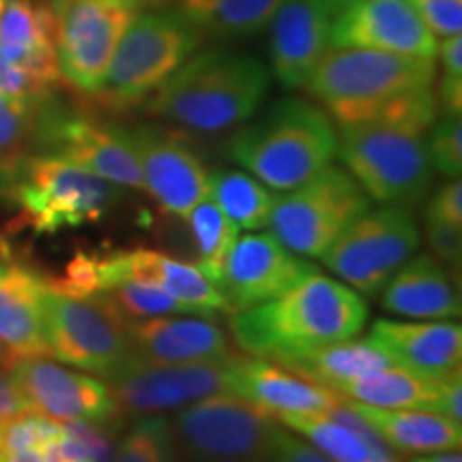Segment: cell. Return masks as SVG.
Here are the masks:
<instances>
[{
	"mask_svg": "<svg viewBox=\"0 0 462 462\" xmlns=\"http://www.w3.org/2000/svg\"><path fill=\"white\" fill-rule=\"evenodd\" d=\"M368 306L356 289L319 270L282 296L231 313V337L248 356L279 362L360 337Z\"/></svg>",
	"mask_w": 462,
	"mask_h": 462,
	"instance_id": "obj_1",
	"label": "cell"
},
{
	"mask_svg": "<svg viewBox=\"0 0 462 462\" xmlns=\"http://www.w3.org/2000/svg\"><path fill=\"white\" fill-rule=\"evenodd\" d=\"M270 88L259 58L225 48L195 51L146 101L152 116L193 133L227 131L257 114Z\"/></svg>",
	"mask_w": 462,
	"mask_h": 462,
	"instance_id": "obj_2",
	"label": "cell"
},
{
	"mask_svg": "<svg viewBox=\"0 0 462 462\" xmlns=\"http://www.w3.org/2000/svg\"><path fill=\"white\" fill-rule=\"evenodd\" d=\"M337 154L338 133L326 109L293 97L276 101L229 142V159L281 193L310 180Z\"/></svg>",
	"mask_w": 462,
	"mask_h": 462,
	"instance_id": "obj_3",
	"label": "cell"
},
{
	"mask_svg": "<svg viewBox=\"0 0 462 462\" xmlns=\"http://www.w3.org/2000/svg\"><path fill=\"white\" fill-rule=\"evenodd\" d=\"M435 58L368 48H330L304 88L338 126L366 123L404 92L435 86Z\"/></svg>",
	"mask_w": 462,
	"mask_h": 462,
	"instance_id": "obj_4",
	"label": "cell"
},
{
	"mask_svg": "<svg viewBox=\"0 0 462 462\" xmlns=\"http://www.w3.org/2000/svg\"><path fill=\"white\" fill-rule=\"evenodd\" d=\"M123 198V189L51 154H28L0 171V199L34 234H58L97 223Z\"/></svg>",
	"mask_w": 462,
	"mask_h": 462,
	"instance_id": "obj_5",
	"label": "cell"
},
{
	"mask_svg": "<svg viewBox=\"0 0 462 462\" xmlns=\"http://www.w3.org/2000/svg\"><path fill=\"white\" fill-rule=\"evenodd\" d=\"M206 34L180 9L140 11L116 48L101 90L99 106L112 112L142 106L189 60Z\"/></svg>",
	"mask_w": 462,
	"mask_h": 462,
	"instance_id": "obj_6",
	"label": "cell"
},
{
	"mask_svg": "<svg viewBox=\"0 0 462 462\" xmlns=\"http://www.w3.org/2000/svg\"><path fill=\"white\" fill-rule=\"evenodd\" d=\"M338 129V157L368 199L409 208L424 198L435 173L424 131L383 120Z\"/></svg>",
	"mask_w": 462,
	"mask_h": 462,
	"instance_id": "obj_7",
	"label": "cell"
},
{
	"mask_svg": "<svg viewBox=\"0 0 462 462\" xmlns=\"http://www.w3.org/2000/svg\"><path fill=\"white\" fill-rule=\"evenodd\" d=\"M43 319L48 357L99 379L133 351L129 319L106 293L75 296L48 285Z\"/></svg>",
	"mask_w": 462,
	"mask_h": 462,
	"instance_id": "obj_8",
	"label": "cell"
},
{
	"mask_svg": "<svg viewBox=\"0 0 462 462\" xmlns=\"http://www.w3.org/2000/svg\"><path fill=\"white\" fill-rule=\"evenodd\" d=\"M366 210H371V199L351 173L328 165L310 180L274 198L268 225L289 251L321 257Z\"/></svg>",
	"mask_w": 462,
	"mask_h": 462,
	"instance_id": "obj_9",
	"label": "cell"
},
{
	"mask_svg": "<svg viewBox=\"0 0 462 462\" xmlns=\"http://www.w3.org/2000/svg\"><path fill=\"white\" fill-rule=\"evenodd\" d=\"M60 78L97 95L120 39L143 9L140 0H50Z\"/></svg>",
	"mask_w": 462,
	"mask_h": 462,
	"instance_id": "obj_10",
	"label": "cell"
},
{
	"mask_svg": "<svg viewBox=\"0 0 462 462\" xmlns=\"http://www.w3.org/2000/svg\"><path fill=\"white\" fill-rule=\"evenodd\" d=\"M171 429L193 462H270L279 421L227 392L178 409Z\"/></svg>",
	"mask_w": 462,
	"mask_h": 462,
	"instance_id": "obj_11",
	"label": "cell"
},
{
	"mask_svg": "<svg viewBox=\"0 0 462 462\" xmlns=\"http://www.w3.org/2000/svg\"><path fill=\"white\" fill-rule=\"evenodd\" d=\"M418 221L407 208L366 210L319 257L330 273L362 296L374 298L420 248Z\"/></svg>",
	"mask_w": 462,
	"mask_h": 462,
	"instance_id": "obj_12",
	"label": "cell"
},
{
	"mask_svg": "<svg viewBox=\"0 0 462 462\" xmlns=\"http://www.w3.org/2000/svg\"><path fill=\"white\" fill-rule=\"evenodd\" d=\"M34 154L60 157L120 189L143 190L131 133L107 120L62 106L51 92L42 107Z\"/></svg>",
	"mask_w": 462,
	"mask_h": 462,
	"instance_id": "obj_13",
	"label": "cell"
},
{
	"mask_svg": "<svg viewBox=\"0 0 462 462\" xmlns=\"http://www.w3.org/2000/svg\"><path fill=\"white\" fill-rule=\"evenodd\" d=\"M231 354L227 360L198 364H159L131 351L103 381L109 385L120 411L142 418L159 415L231 392Z\"/></svg>",
	"mask_w": 462,
	"mask_h": 462,
	"instance_id": "obj_14",
	"label": "cell"
},
{
	"mask_svg": "<svg viewBox=\"0 0 462 462\" xmlns=\"http://www.w3.org/2000/svg\"><path fill=\"white\" fill-rule=\"evenodd\" d=\"M7 371L32 411L71 424L109 426L123 415L106 381L56 364L50 357H20Z\"/></svg>",
	"mask_w": 462,
	"mask_h": 462,
	"instance_id": "obj_15",
	"label": "cell"
},
{
	"mask_svg": "<svg viewBox=\"0 0 462 462\" xmlns=\"http://www.w3.org/2000/svg\"><path fill=\"white\" fill-rule=\"evenodd\" d=\"M317 270L313 262L289 251L273 231L246 234L238 236L225 257L217 287L236 313L282 296Z\"/></svg>",
	"mask_w": 462,
	"mask_h": 462,
	"instance_id": "obj_16",
	"label": "cell"
},
{
	"mask_svg": "<svg viewBox=\"0 0 462 462\" xmlns=\"http://www.w3.org/2000/svg\"><path fill=\"white\" fill-rule=\"evenodd\" d=\"M143 190L173 217L184 218L208 198V167L180 133L159 125L129 131Z\"/></svg>",
	"mask_w": 462,
	"mask_h": 462,
	"instance_id": "obj_17",
	"label": "cell"
},
{
	"mask_svg": "<svg viewBox=\"0 0 462 462\" xmlns=\"http://www.w3.org/2000/svg\"><path fill=\"white\" fill-rule=\"evenodd\" d=\"M332 48H368L435 58L432 37L409 0H360L332 22Z\"/></svg>",
	"mask_w": 462,
	"mask_h": 462,
	"instance_id": "obj_18",
	"label": "cell"
},
{
	"mask_svg": "<svg viewBox=\"0 0 462 462\" xmlns=\"http://www.w3.org/2000/svg\"><path fill=\"white\" fill-rule=\"evenodd\" d=\"M50 279L0 242V351L7 366L20 357H48L43 298Z\"/></svg>",
	"mask_w": 462,
	"mask_h": 462,
	"instance_id": "obj_19",
	"label": "cell"
},
{
	"mask_svg": "<svg viewBox=\"0 0 462 462\" xmlns=\"http://www.w3.org/2000/svg\"><path fill=\"white\" fill-rule=\"evenodd\" d=\"M334 17L317 0H281L270 20V60L285 88H304L332 48Z\"/></svg>",
	"mask_w": 462,
	"mask_h": 462,
	"instance_id": "obj_20",
	"label": "cell"
},
{
	"mask_svg": "<svg viewBox=\"0 0 462 462\" xmlns=\"http://www.w3.org/2000/svg\"><path fill=\"white\" fill-rule=\"evenodd\" d=\"M231 392L274 420L285 415L328 413L340 398L338 392L300 377L273 360L238 354L231 360Z\"/></svg>",
	"mask_w": 462,
	"mask_h": 462,
	"instance_id": "obj_21",
	"label": "cell"
},
{
	"mask_svg": "<svg viewBox=\"0 0 462 462\" xmlns=\"http://www.w3.org/2000/svg\"><path fill=\"white\" fill-rule=\"evenodd\" d=\"M126 276L154 282L208 319H212L217 313H231L215 281L208 279L199 265L182 262L167 253L135 248V251L103 255V279H106L103 291H107L114 282L126 279Z\"/></svg>",
	"mask_w": 462,
	"mask_h": 462,
	"instance_id": "obj_22",
	"label": "cell"
},
{
	"mask_svg": "<svg viewBox=\"0 0 462 462\" xmlns=\"http://www.w3.org/2000/svg\"><path fill=\"white\" fill-rule=\"evenodd\" d=\"M371 338L394 366L429 379L462 371V330L452 321H374Z\"/></svg>",
	"mask_w": 462,
	"mask_h": 462,
	"instance_id": "obj_23",
	"label": "cell"
},
{
	"mask_svg": "<svg viewBox=\"0 0 462 462\" xmlns=\"http://www.w3.org/2000/svg\"><path fill=\"white\" fill-rule=\"evenodd\" d=\"M133 354L159 364H198L227 360L234 354L212 319L199 315H170L129 321Z\"/></svg>",
	"mask_w": 462,
	"mask_h": 462,
	"instance_id": "obj_24",
	"label": "cell"
},
{
	"mask_svg": "<svg viewBox=\"0 0 462 462\" xmlns=\"http://www.w3.org/2000/svg\"><path fill=\"white\" fill-rule=\"evenodd\" d=\"M0 54L43 88L54 90L62 82L48 5L34 0L5 3L0 11Z\"/></svg>",
	"mask_w": 462,
	"mask_h": 462,
	"instance_id": "obj_25",
	"label": "cell"
},
{
	"mask_svg": "<svg viewBox=\"0 0 462 462\" xmlns=\"http://www.w3.org/2000/svg\"><path fill=\"white\" fill-rule=\"evenodd\" d=\"M379 304L392 315L418 321L460 317V296L443 263L429 253L413 255L379 291Z\"/></svg>",
	"mask_w": 462,
	"mask_h": 462,
	"instance_id": "obj_26",
	"label": "cell"
},
{
	"mask_svg": "<svg viewBox=\"0 0 462 462\" xmlns=\"http://www.w3.org/2000/svg\"><path fill=\"white\" fill-rule=\"evenodd\" d=\"M276 421L298 432L334 462H401L394 449L362 420L345 396L328 413L285 415Z\"/></svg>",
	"mask_w": 462,
	"mask_h": 462,
	"instance_id": "obj_27",
	"label": "cell"
},
{
	"mask_svg": "<svg viewBox=\"0 0 462 462\" xmlns=\"http://www.w3.org/2000/svg\"><path fill=\"white\" fill-rule=\"evenodd\" d=\"M346 398V396H345ZM377 435L398 454H437L460 449L462 424L421 409H383L346 398Z\"/></svg>",
	"mask_w": 462,
	"mask_h": 462,
	"instance_id": "obj_28",
	"label": "cell"
},
{
	"mask_svg": "<svg viewBox=\"0 0 462 462\" xmlns=\"http://www.w3.org/2000/svg\"><path fill=\"white\" fill-rule=\"evenodd\" d=\"M276 364L289 368L300 377L315 381L326 388L337 390L346 381L362 377V374L379 371V368L394 366L381 346L373 338H349L340 343L319 346V349L304 351V354L282 357Z\"/></svg>",
	"mask_w": 462,
	"mask_h": 462,
	"instance_id": "obj_29",
	"label": "cell"
},
{
	"mask_svg": "<svg viewBox=\"0 0 462 462\" xmlns=\"http://www.w3.org/2000/svg\"><path fill=\"white\" fill-rule=\"evenodd\" d=\"M446 379H429L401 366H385L346 381L334 392L373 407L421 409L439 413Z\"/></svg>",
	"mask_w": 462,
	"mask_h": 462,
	"instance_id": "obj_30",
	"label": "cell"
},
{
	"mask_svg": "<svg viewBox=\"0 0 462 462\" xmlns=\"http://www.w3.org/2000/svg\"><path fill=\"white\" fill-rule=\"evenodd\" d=\"M208 198L240 231H257L268 227L276 195L248 171L218 167L208 171Z\"/></svg>",
	"mask_w": 462,
	"mask_h": 462,
	"instance_id": "obj_31",
	"label": "cell"
},
{
	"mask_svg": "<svg viewBox=\"0 0 462 462\" xmlns=\"http://www.w3.org/2000/svg\"><path fill=\"white\" fill-rule=\"evenodd\" d=\"M281 0H180L184 15L204 34L246 39L262 32Z\"/></svg>",
	"mask_w": 462,
	"mask_h": 462,
	"instance_id": "obj_32",
	"label": "cell"
},
{
	"mask_svg": "<svg viewBox=\"0 0 462 462\" xmlns=\"http://www.w3.org/2000/svg\"><path fill=\"white\" fill-rule=\"evenodd\" d=\"M45 95H7L0 92V171L34 154L39 118Z\"/></svg>",
	"mask_w": 462,
	"mask_h": 462,
	"instance_id": "obj_33",
	"label": "cell"
},
{
	"mask_svg": "<svg viewBox=\"0 0 462 462\" xmlns=\"http://www.w3.org/2000/svg\"><path fill=\"white\" fill-rule=\"evenodd\" d=\"M184 221L189 223V231L193 236L195 248H198V265L217 285L225 257H227L234 242L238 240L240 229L223 215L217 201L210 198H204L198 206L190 208Z\"/></svg>",
	"mask_w": 462,
	"mask_h": 462,
	"instance_id": "obj_34",
	"label": "cell"
},
{
	"mask_svg": "<svg viewBox=\"0 0 462 462\" xmlns=\"http://www.w3.org/2000/svg\"><path fill=\"white\" fill-rule=\"evenodd\" d=\"M112 462H182L171 420L161 413L137 418L116 449Z\"/></svg>",
	"mask_w": 462,
	"mask_h": 462,
	"instance_id": "obj_35",
	"label": "cell"
},
{
	"mask_svg": "<svg viewBox=\"0 0 462 462\" xmlns=\"http://www.w3.org/2000/svg\"><path fill=\"white\" fill-rule=\"evenodd\" d=\"M103 293L112 300L116 309L129 321L154 319V317L170 315H199L195 309H190V306L182 304L180 300L170 296L165 289L154 285V282L135 279V276L120 279Z\"/></svg>",
	"mask_w": 462,
	"mask_h": 462,
	"instance_id": "obj_36",
	"label": "cell"
},
{
	"mask_svg": "<svg viewBox=\"0 0 462 462\" xmlns=\"http://www.w3.org/2000/svg\"><path fill=\"white\" fill-rule=\"evenodd\" d=\"M426 150L432 171L446 178H460L462 171V123L460 116L443 114L430 126Z\"/></svg>",
	"mask_w": 462,
	"mask_h": 462,
	"instance_id": "obj_37",
	"label": "cell"
},
{
	"mask_svg": "<svg viewBox=\"0 0 462 462\" xmlns=\"http://www.w3.org/2000/svg\"><path fill=\"white\" fill-rule=\"evenodd\" d=\"M435 39L456 37L462 31V0H409Z\"/></svg>",
	"mask_w": 462,
	"mask_h": 462,
	"instance_id": "obj_38",
	"label": "cell"
},
{
	"mask_svg": "<svg viewBox=\"0 0 462 462\" xmlns=\"http://www.w3.org/2000/svg\"><path fill=\"white\" fill-rule=\"evenodd\" d=\"M270 462H334L330 456H326L321 449H317L313 443L306 441L304 437H298L296 432L285 429H276L273 439V452Z\"/></svg>",
	"mask_w": 462,
	"mask_h": 462,
	"instance_id": "obj_39",
	"label": "cell"
},
{
	"mask_svg": "<svg viewBox=\"0 0 462 462\" xmlns=\"http://www.w3.org/2000/svg\"><path fill=\"white\" fill-rule=\"evenodd\" d=\"M426 238H429V245L439 262H446L449 265H460L462 227L426 218Z\"/></svg>",
	"mask_w": 462,
	"mask_h": 462,
	"instance_id": "obj_40",
	"label": "cell"
},
{
	"mask_svg": "<svg viewBox=\"0 0 462 462\" xmlns=\"http://www.w3.org/2000/svg\"><path fill=\"white\" fill-rule=\"evenodd\" d=\"M426 218L441 221L462 227V182L460 178H449V182L437 189L432 195L429 208H426Z\"/></svg>",
	"mask_w": 462,
	"mask_h": 462,
	"instance_id": "obj_41",
	"label": "cell"
},
{
	"mask_svg": "<svg viewBox=\"0 0 462 462\" xmlns=\"http://www.w3.org/2000/svg\"><path fill=\"white\" fill-rule=\"evenodd\" d=\"M0 92H7V95H45L51 90L39 86L0 54Z\"/></svg>",
	"mask_w": 462,
	"mask_h": 462,
	"instance_id": "obj_42",
	"label": "cell"
},
{
	"mask_svg": "<svg viewBox=\"0 0 462 462\" xmlns=\"http://www.w3.org/2000/svg\"><path fill=\"white\" fill-rule=\"evenodd\" d=\"M32 411V407L28 401L22 396V392L17 390V385L11 379L7 368L0 364V420L3 418H14V415Z\"/></svg>",
	"mask_w": 462,
	"mask_h": 462,
	"instance_id": "obj_43",
	"label": "cell"
},
{
	"mask_svg": "<svg viewBox=\"0 0 462 462\" xmlns=\"http://www.w3.org/2000/svg\"><path fill=\"white\" fill-rule=\"evenodd\" d=\"M439 65H441V75L448 78H462V39L460 34L456 37L443 39L437 43Z\"/></svg>",
	"mask_w": 462,
	"mask_h": 462,
	"instance_id": "obj_44",
	"label": "cell"
},
{
	"mask_svg": "<svg viewBox=\"0 0 462 462\" xmlns=\"http://www.w3.org/2000/svg\"><path fill=\"white\" fill-rule=\"evenodd\" d=\"M317 3H319L321 7H326L328 11H330L332 17H337L338 14H343L345 9H349L351 5L360 3V0H317Z\"/></svg>",
	"mask_w": 462,
	"mask_h": 462,
	"instance_id": "obj_45",
	"label": "cell"
},
{
	"mask_svg": "<svg viewBox=\"0 0 462 462\" xmlns=\"http://www.w3.org/2000/svg\"><path fill=\"white\" fill-rule=\"evenodd\" d=\"M430 462H462L460 449H446V452H437L429 456Z\"/></svg>",
	"mask_w": 462,
	"mask_h": 462,
	"instance_id": "obj_46",
	"label": "cell"
},
{
	"mask_svg": "<svg viewBox=\"0 0 462 462\" xmlns=\"http://www.w3.org/2000/svg\"><path fill=\"white\" fill-rule=\"evenodd\" d=\"M143 7H163V5L171 3V0H140Z\"/></svg>",
	"mask_w": 462,
	"mask_h": 462,
	"instance_id": "obj_47",
	"label": "cell"
},
{
	"mask_svg": "<svg viewBox=\"0 0 462 462\" xmlns=\"http://www.w3.org/2000/svg\"><path fill=\"white\" fill-rule=\"evenodd\" d=\"M0 364H3V366H5V368H7V357H5V354H3V351H0Z\"/></svg>",
	"mask_w": 462,
	"mask_h": 462,
	"instance_id": "obj_48",
	"label": "cell"
},
{
	"mask_svg": "<svg viewBox=\"0 0 462 462\" xmlns=\"http://www.w3.org/2000/svg\"><path fill=\"white\" fill-rule=\"evenodd\" d=\"M411 462H430L429 458H426V456H420V458H413Z\"/></svg>",
	"mask_w": 462,
	"mask_h": 462,
	"instance_id": "obj_49",
	"label": "cell"
},
{
	"mask_svg": "<svg viewBox=\"0 0 462 462\" xmlns=\"http://www.w3.org/2000/svg\"><path fill=\"white\" fill-rule=\"evenodd\" d=\"M5 3H7V0H0V11H3V7H5Z\"/></svg>",
	"mask_w": 462,
	"mask_h": 462,
	"instance_id": "obj_50",
	"label": "cell"
},
{
	"mask_svg": "<svg viewBox=\"0 0 462 462\" xmlns=\"http://www.w3.org/2000/svg\"><path fill=\"white\" fill-rule=\"evenodd\" d=\"M82 462H90V460H82Z\"/></svg>",
	"mask_w": 462,
	"mask_h": 462,
	"instance_id": "obj_51",
	"label": "cell"
}]
</instances>
